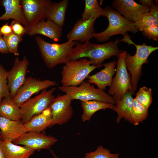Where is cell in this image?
Segmentation results:
<instances>
[{
    "instance_id": "cell-1",
    "label": "cell",
    "mask_w": 158,
    "mask_h": 158,
    "mask_svg": "<svg viewBox=\"0 0 158 158\" xmlns=\"http://www.w3.org/2000/svg\"><path fill=\"white\" fill-rule=\"evenodd\" d=\"M120 42L117 38L114 42L111 40L101 44L90 42L78 43L71 53L70 60L88 58L92 65L99 68L105 60L123 51L118 46Z\"/></svg>"
},
{
    "instance_id": "cell-2",
    "label": "cell",
    "mask_w": 158,
    "mask_h": 158,
    "mask_svg": "<svg viewBox=\"0 0 158 158\" xmlns=\"http://www.w3.org/2000/svg\"><path fill=\"white\" fill-rule=\"evenodd\" d=\"M35 39L41 56L45 65L50 69L69 61L71 53L78 43L69 40L61 44L50 43L39 36H36Z\"/></svg>"
},
{
    "instance_id": "cell-3",
    "label": "cell",
    "mask_w": 158,
    "mask_h": 158,
    "mask_svg": "<svg viewBox=\"0 0 158 158\" xmlns=\"http://www.w3.org/2000/svg\"><path fill=\"white\" fill-rule=\"evenodd\" d=\"M104 9L109 21V25L104 31L94 34L93 37L98 41L103 42L109 40L113 35L121 34L123 35L128 32L135 34L139 30L134 23L129 21L116 12L112 8L107 6Z\"/></svg>"
},
{
    "instance_id": "cell-4",
    "label": "cell",
    "mask_w": 158,
    "mask_h": 158,
    "mask_svg": "<svg viewBox=\"0 0 158 158\" xmlns=\"http://www.w3.org/2000/svg\"><path fill=\"white\" fill-rule=\"evenodd\" d=\"M98 68L86 58L70 60L63 67L61 83L64 87L79 85L90 73Z\"/></svg>"
},
{
    "instance_id": "cell-5",
    "label": "cell",
    "mask_w": 158,
    "mask_h": 158,
    "mask_svg": "<svg viewBox=\"0 0 158 158\" xmlns=\"http://www.w3.org/2000/svg\"><path fill=\"white\" fill-rule=\"evenodd\" d=\"M130 44H134L136 52L133 56H131L126 52L125 57L126 65L129 72L131 77V83L133 89L135 91L142 75V66L149 62L148 57L153 51L158 49V47L147 45L145 43L142 45H138L132 40Z\"/></svg>"
},
{
    "instance_id": "cell-6",
    "label": "cell",
    "mask_w": 158,
    "mask_h": 158,
    "mask_svg": "<svg viewBox=\"0 0 158 158\" xmlns=\"http://www.w3.org/2000/svg\"><path fill=\"white\" fill-rule=\"evenodd\" d=\"M59 90L68 95L72 100L78 99L81 101L98 100L115 105L113 97L98 88H96L88 82L84 81L79 86L64 87L60 86Z\"/></svg>"
},
{
    "instance_id": "cell-7",
    "label": "cell",
    "mask_w": 158,
    "mask_h": 158,
    "mask_svg": "<svg viewBox=\"0 0 158 158\" xmlns=\"http://www.w3.org/2000/svg\"><path fill=\"white\" fill-rule=\"evenodd\" d=\"M126 51H123L116 55L117 58L116 68L115 77L113 79L111 84L108 90V94L114 98L121 99L127 91L132 95L134 94L131 85V77L128 73L125 63Z\"/></svg>"
},
{
    "instance_id": "cell-8",
    "label": "cell",
    "mask_w": 158,
    "mask_h": 158,
    "mask_svg": "<svg viewBox=\"0 0 158 158\" xmlns=\"http://www.w3.org/2000/svg\"><path fill=\"white\" fill-rule=\"evenodd\" d=\"M56 90L54 87L48 90H44L38 95L30 98L20 106L21 120L24 124L49 107L55 97L53 94Z\"/></svg>"
},
{
    "instance_id": "cell-9",
    "label": "cell",
    "mask_w": 158,
    "mask_h": 158,
    "mask_svg": "<svg viewBox=\"0 0 158 158\" xmlns=\"http://www.w3.org/2000/svg\"><path fill=\"white\" fill-rule=\"evenodd\" d=\"M57 84L56 82L54 80L48 79L42 80L31 76L27 77L23 85L12 98V101L20 107L34 94Z\"/></svg>"
},
{
    "instance_id": "cell-10",
    "label": "cell",
    "mask_w": 158,
    "mask_h": 158,
    "mask_svg": "<svg viewBox=\"0 0 158 158\" xmlns=\"http://www.w3.org/2000/svg\"><path fill=\"white\" fill-rule=\"evenodd\" d=\"M50 0H21L20 5L26 27H31L45 20Z\"/></svg>"
},
{
    "instance_id": "cell-11",
    "label": "cell",
    "mask_w": 158,
    "mask_h": 158,
    "mask_svg": "<svg viewBox=\"0 0 158 158\" xmlns=\"http://www.w3.org/2000/svg\"><path fill=\"white\" fill-rule=\"evenodd\" d=\"M72 101L70 96L66 94L58 95L53 99L49 107L52 114L50 127L65 124L70 119L73 112L71 104Z\"/></svg>"
},
{
    "instance_id": "cell-12",
    "label": "cell",
    "mask_w": 158,
    "mask_h": 158,
    "mask_svg": "<svg viewBox=\"0 0 158 158\" xmlns=\"http://www.w3.org/2000/svg\"><path fill=\"white\" fill-rule=\"evenodd\" d=\"M29 64V61L26 56H24L21 60L16 57L13 67L8 71V85L11 98L14 97L18 90L23 84Z\"/></svg>"
},
{
    "instance_id": "cell-13",
    "label": "cell",
    "mask_w": 158,
    "mask_h": 158,
    "mask_svg": "<svg viewBox=\"0 0 158 158\" xmlns=\"http://www.w3.org/2000/svg\"><path fill=\"white\" fill-rule=\"evenodd\" d=\"M58 141L56 138L43 133L27 132L12 141L14 144L22 145L39 151L48 149Z\"/></svg>"
},
{
    "instance_id": "cell-14",
    "label": "cell",
    "mask_w": 158,
    "mask_h": 158,
    "mask_svg": "<svg viewBox=\"0 0 158 158\" xmlns=\"http://www.w3.org/2000/svg\"><path fill=\"white\" fill-rule=\"evenodd\" d=\"M112 8L129 21L135 23L142 14L148 12L150 7L143 6L133 0H114Z\"/></svg>"
},
{
    "instance_id": "cell-15",
    "label": "cell",
    "mask_w": 158,
    "mask_h": 158,
    "mask_svg": "<svg viewBox=\"0 0 158 158\" xmlns=\"http://www.w3.org/2000/svg\"><path fill=\"white\" fill-rule=\"evenodd\" d=\"M96 19L91 17L85 21L78 20L67 34L68 40L80 41L81 43L89 42L95 33L94 26Z\"/></svg>"
},
{
    "instance_id": "cell-16",
    "label": "cell",
    "mask_w": 158,
    "mask_h": 158,
    "mask_svg": "<svg viewBox=\"0 0 158 158\" xmlns=\"http://www.w3.org/2000/svg\"><path fill=\"white\" fill-rule=\"evenodd\" d=\"M25 27L26 34L30 36L40 34L56 42L60 40L63 33L62 28L49 20L41 21L31 27Z\"/></svg>"
},
{
    "instance_id": "cell-17",
    "label": "cell",
    "mask_w": 158,
    "mask_h": 158,
    "mask_svg": "<svg viewBox=\"0 0 158 158\" xmlns=\"http://www.w3.org/2000/svg\"><path fill=\"white\" fill-rule=\"evenodd\" d=\"M104 68L97 73L88 75L87 78L90 84L93 83L98 88L105 90L107 86L111 85L113 77L116 71V61L103 64Z\"/></svg>"
},
{
    "instance_id": "cell-18",
    "label": "cell",
    "mask_w": 158,
    "mask_h": 158,
    "mask_svg": "<svg viewBox=\"0 0 158 158\" xmlns=\"http://www.w3.org/2000/svg\"><path fill=\"white\" fill-rule=\"evenodd\" d=\"M0 130L2 140L12 142L27 132L21 120H13L0 116Z\"/></svg>"
},
{
    "instance_id": "cell-19",
    "label": "cell",
    "mask_w": 158,
    "mask_h": 158,
    "mask_svg": "<svg viewBox=\"0 0 158 158\" xmlns=\"http://www.w3.org/2000/svg\"><path fill=\"white\" fill-rule=\"evenodd\" d=\"M51 122V111L48 107L42 113L33 117L24 124V126L27 132L40 133L50 127Z\"/></svg>"
},
{
    "instance_id": "cell-20",
    "label": "cell",
    "mask_w": 158,
    "mask_h": 158,
    "mask_svg": "<svg viewBox=\"0 0 158 158\" xmlns=\"http://www.w3.org/2000/svg\"><path fill=\"white\" fill-rule=\"evenodd\" d=\"M0 3L5 10V12L0 16V21L13 19L26 26V23L23 16L20 0H1Z\"/></svg>"
},
{
    "instance_id": "cell-21",
    "label": "cell",
    "mask_w": 158,
    "mask_h": 158,
    "mask_svg": "<svg viewBox=\"0 0 158 158\" xmlns=\"http://www.w3.org/2000/svg\"><path fill=\"white\" fill-rule=\"evenodd\" d=\"M132 95L130 92L127 91L121 99L118 100L114 98L116 105H114L112 109L117 114L116 123H119L122 118L130 122V113L134 101Z\"/></svg>"
},
{
    "instance_id": "cell-22",
    "label": "cell",
    "mask_w": 158,
    "mask_h": 158,
    "mask_svg": "<svg viewBox=\"0 0 158 158\" xmlns=\"http://www.w3.org/2000/svg\"><path fill=\"white\" fill-rule=\"evenodd\" d=\"M68 4V0H63L58 3L52 2L48 8L46 19L62 28L64 23Z\"/></svg>"
},
{
    "instance_id": "cell-23",
    "label": "cell",
    "mask_w": 158,
    "mask_h": 158,
    "mask_svg": "<svg viewBox=\"0 0 158 158\" xmlns=\"http://www.w3.org/2000/svg\"><path fill=\"white\" fill-rule=\"evenodd\" d=\"M2 146L5 158H29L35 152L32 149L18 146L8 140L2 141Z\"/></svg>"
},
{
    "instance_id": "cell-24",
    "label": "cell",
    "mask_w": 158,
    "mask_h": 158,
    "mask_svg": "<svg viewBox=\"0 0 158 158\" xmlns=\"http://www.w3.org/2000/svg\"><path fill=\"white\" fill-rule=\"evenodd\" d=\"M0 116L13 120H21V109L10 96L4 98L0 102Z\"/></svg>"
},
{
    "instance_id": "cell-25",
    "label": "cell",
    "mask_w": 158,
    "mask_h": 158,
    "mask_svg": "<svg viewBox=\"0 0 158 158\" xmlns=\"http://www.w3.org/2000/svg\"><path fill=\"white\" fill-rule=\"evenodd\" d=\"M83 112L81 115L83 122L89 121L92 116L97 111L107 109H112L115 105L96 100L81 101Z\"/></svg>"
},
{
    "instance_id": "cell-26",
    "label": "cell",
    "mask_w": 158,
    "mask_h": 158,
    "mask_svg": "<svg viewBox=\"0 0 158 158\" xmlns=\"http://www.w3.org/2000/svg\"><path fill=\"white\" fill-rule=\"evenodd\" d=\"M85 7L81 14V19L85 21L91 17L96 19L101 16H106L104 9L102 8L97 0H85Z\"/></svg>"
},
{
    "instance_id": "cell-27",
    "label": "cell",
    "mask_w": 158,
    "mask_h": 158,
    "mask_svg": "<svg viewBox=\"0 0 158 158\" xmlns=\"http://www.w3.org/2000/svg\"><path fill=\"white\" fill-rule=\"evenodd\" d=\"M148 115V109L143 107L134 99L130 122L135 126L138 125L140 123L146 119Z\"/></svg>"
},
{
    "instance_id": "cell-28",
    "label": "cell",
    "mask_w": 158,
    "mask_h": 158,
    "mask_svg": "<svg viewBox=\"0 0 158 158\" xmlns=\"http://www.w3.org/2000/svg\"><path fill=\"white\" fill-rule=\"evenodd\" d=\"M134 99L143 107L148 109L153 100L151 88L145 86L140 87Z\"/></svg>"
},
{
    "instance_id": "cell-29",
    "label": "cell",
    "mask_w": 158,
    "mask_h": 158,
    "mask_svg": "<svg viewBox=\"0 0 158 158\" xmlns=\"http://www.w3.org/2000/svg\"><path fill=\"white\" fill-rule=\"evenodd\" d=\"M3 38L8 48L9 53L17 56L19 55L18 46L22 41L23 36L12 33L8 35L3 36Z\"/></svg>"
},
{
    "instance_id": "cell-30",
    "label": "cell",
    "mask_w": 158,
    "mask_h": 158,
    "mask_svg": "<svg viewBox=\"0 0 158 158\" xmlns=\"http://www.w3.org/2000/svg\"><path fill=\"white\" fill-rule=\"evenodd\" d=\"M119 153H111L110 150L99 145L95 151L86 153L84 158H119Z\"/></svg>"
},
{
    "instance_id": "cell-31",
    "label": "cell",
    "mask_w": 158,
    "mask_h": 158,
    "mask_svg": "<svg viewBox=\"0 0 158 158\" xmlns=\"http://www.w3.org/2000/svg\"><path fill=\"white\" fill-rule=\"evenodd\" d=\"M134 23L135 27L141 31H142L145 27L147 26H158V20L152 16L149 12L144 13L140 15Z\"/></svg>"
},
{
    "instance_id": "cell-32",
    "label": "cell",
    "mask_w": 158,
    "mask_h": 158,
    "mask_svg": "<svg viewBox=\"0 0 158 158\" xmlns=\"http://www.w3.org/2000/svg\"><path fill=\"white\" fill-rule=\"evenodd\" d=\"M8 71L0 63V102L4 97L10 96L7 80Z\"/></svg>"
},
{
    "instance_id": "cell-33",
    "label": "cell",
    "mask_w": 158,
    "mask_h": 158,
    "mask_svg": "<svg viewBox=\"0 0 158 158\" xmlns=\"http://www.w3.org/2000/svg\"><path fill=\"white\" fill-rule=\"evenodd\" d=\"M142 34L147 38L155 41L158 40V26L151 25L146 27L143 29Z\"/></svg>"
},
{
    "instance_id": "cell-34",
    "label": "cell",
    "mask_w": 158,
    "mask_h": 158,
    "mask_svg": "<svg viewBox=\"0 0 158 158\" xmlns=\"http://www.w3.org/2000/svg\"><path fill=\"white\" fill-rule=\"evenodd\" d=\"M13 32L17 35L23 36L26 34V29L18 21L13 20L10 24Z\"/></svg>"
},
{
    "instance_id": "cell-35",
    "label": "cell",
    "mask_w": 158,
    "mask_h": 158,
    "mask_svg": "<svg viewBox=\"0 0 158 158\" xmlns=\"http://www.w3.org/2000/svg\"><path fill=\"white\" fill-rule=\"evenodd\" d=\"M13 33L11 27L6 23L1 26H0V35L2 36L8 35Z\"/></svg>"
},
{
    "instance_id": "cell-36",
    "label": "cell",
    "mask_w": 158,
    "mask_h": 158,
    "mask_svg": "<svg viewBox=\"0 0 158 158\" xmlns=\"http://www.w3.org/2000/svg\"><path fill=\"white\" fill-rule=\"evenodd\" d=\"M0 53L7 54L9 53L8 48L2 36L0 35Z\"/></svg>"
},
{
    "instance_id": "cell-37",
    "label": "cell",
    "mask_w": 158,
    "mask_h": 158,
    "mask_svg": "<svg viewBox=\"0 0 158 158\" xmlns=\"http://www.w3.org/2000/svg\"><path fill=\"white\" fill-rule=\"evenodd\" d=\"M150 14L158 20V7L154 3L150 7Z\"/></svg>"
},
{
    "instance_id": "cell-38",
    "label": "cell",
    "mask_w": 158,
    "mask_h": 158,
    "mask_svg": "<svg viewBox=\"0 0 158 158\" xmlns=\"http://www.w3.org/2000/svg\"><path fill=\"white\" fill-rule=\"evenodd\" d=\"M139 1L141 5L148 7H150L154 3V1L153 0H139Z\"/></svg>"
},
{
    "instance_id": "cell-39",
    "label": "cell",
    "mask_w": 158,
    "mask_h": 158,
    "mask_svg": "<svg viewBox=\"0 0 158 158\" xmlns=\"http://www.w3.org/2000/svg\"><path fill=\"white\" fill-rule=\"evenodd\" d=\"M2 142L1 138L0 135V158H5L2 148Z\"/></svg>"
},
{
    "instance_id": "cell-40",
    "label": "cell",
    "mask_w": 158,
    "mask_h": 158,
    "mask_svg": "<svg viewBox=\"0 0 158 158\" xmlns=\"http://www.w3.org/2000/svg\"><path fill=\"white\" fill-rule=\"evenodd\" d=\"M50 152L52 154L53 158H60L55 154L53 150L51 149L50 150Z\"/></svg>"
},
{
    "instance_id": "cell-41",
    "label": "cell",
    "mask_w": 158,
    "mask_h": 158,
    "mask_svg": "<svg viewBox=\"0 0 158 158\" xmlns=\"http://www.w3.org/2000/svg\"><path fill=\"white\" fill-rule=\"evenodd\" d=\"M155 2L156 3V4L157 5V4H158V0H155Z\"/></svg>"
},
{
    "instance_id": "cell-42",
    "label": "cell",
    "mask_w": 158,
    "mask_h": 158,
    "mask_svg": "<svg viewBox=\"0 0 158 158\" xmlns=\"http://www.w3.org/2000/svg\"><path fill=\"white\" fill-rule=\"evenodd\" d=\"M1 134V130H0V135Z\"/></svg>"
}]
</instances>
